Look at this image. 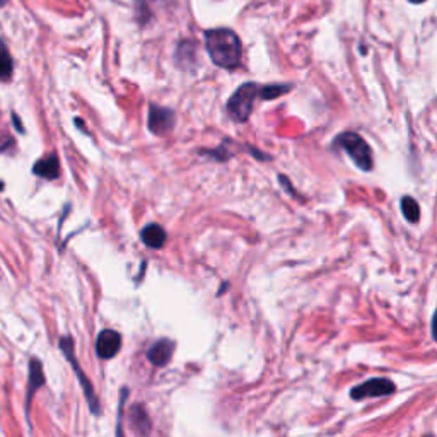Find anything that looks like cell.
Listing matches in <instances>:
<instances>
[{
	"instance_id": "6da1fadb",
	"label": "cell",
	"mask_w": 437,
	"mask_h": 437,
	"mask_svg": "<svg viewBox=\"0 0 437 437\" xmlns=\"http://www.w3.org/2000/svg\"><path fill=\"white\" fill-rule=\"evenodd\" d=\"M205 48L217 67L233 70L241 63V39L229 27L205 31Z\"/></svg>"
},
{
	"instance_id": "7a4b0ae2",
	"label": "cell",
	"mask_w": 437,
	"mask_h": 437,
	"mask_svg": "<svg viewBox=\"0 0 437 437\" xmlns=\"http://www.w3.org/2000/svg\"><path fill=\"white\" fill-rule=\"evenodd\" d=\"M260 96V86L254 82H246L242 84L234 91V94L230 96L226 109H228L230 118L236 121H246L252 116L254 99Z\"/></svg>"
},
{
	"instance_id": "3957f363",
	"label": "cell",
	"mask_w": 437,
	"mask_h": 437,
	"mask_svg": "<svg viewBox=\"0 0 437 437\" xmlns=\"http://www.w3.org/2000/svg\"><path fill=\"white\" fill-rule=\"evenodd\" d=\"M74 347H75V343H74V340H72V337H68V335H66V337L60 338V350H62L63 354H66L67 361L72 364V367H74V372H75L77 379H79L80 386H82V390H84V395H86L89 410H91L94 415H99L101 414L99 400H98V396H96V391H94V388H92L91 381H89L86 376H84L82 367H80V364H79V361H77V357H75Z\"/></svg>"
},
{
	"instance_id": "277c9868",
	"label": "cell",
	"mask_w": 437,
	"mask_h": 437,
	"mask_svg": "<svg viewBox=\"0 0 437 437\" xmlns=\"http://www.w3.org/2000/svg\"><path fill=\"white\" fill-rule=\"evenodd\" d=\"M337 144H340L343 149H345V152L349 154L350 159L354 161L359 169H362V171H369V169L372 168L371 149L361 135L352 133V132H345V133H342V135H338Z\"/></svg>"
},
{
	"instance_id": "5b68a950",
	"label": "cell",
	"mask_w": 437,
	"mask_h": 437,
	"mask_svg": "<svg viewBox=\"0 0 437 437\" xmlns=\"http://www.w3.org/2000/svg\"><path fill=\"white\" fill-rule=\"evenodd\" d=\"M395 384L386 378H374L369 381L362 383L361 386H355L350 391V396L354 400H364V398H378V396H386L395 393Z\"/></svg>"
},
{
	"instance_id": "8992f818",
	"label": "cell",
	"mask_w": 437,
	"mask_h": 437,
	"mask_svg": "<svg viewBox=\"0 0 437 437\" xmlns=\"http://www.w3.org/2000/svg\"><path fill=\"white\" fill-rule=\"evenodd\" d=\"M176 115L171 108L157 106V104H151L149 109V130L156 135H166L173 127H175Z\"/></svg>"
},
{
	"instance_id": "52a82bcc",
	"label": "cell",
	"mask_w": 437,
	"mask_h": 437,
	"mask_svg": "<svg viewBox=\"0 0 437 437\" xmlns=\"http://www.w3.org/2000/svg\"><path fill=\"white\" fill-rule=\"evenodd\" d=\"M121 349V335L115 330H103L96 340V354L101 359H113Z\"/></svg>"
},
{
	"instance_id": "ba28073f",
	"label": "cell",
	"mask_w": 437,
	"mask_h": 437,
	"mask_svg": "<svg viewBox=\"0 0 437 437\" xmlns=\"http://www.w3.org/2000/svg\"><path fill=\"white\" fill-rule=\"evenodd\" d=\"M173 352H175V342L169 338H161L149 349L147 359L156 367H164L171 361Z\"/></svg>"
},
{
	"instance_id": "9c48e42d",
	"label": "cell",
	"mask_w": 437,
	"mask_h": 437,
	"mask_svg": "<svg viewBox=\"0 0 437 437\" xmlns=\"http://www.w3.org/2000/svg\"><path fill=\"white\" fill-rule=\"evenodd\" d=\"M44 386V374L43 366L39 359L33 357L30 361V376H27V396H26V414H30L31 400L35 398L36 391Z\"/></svg>"
},
{
	"instance_id": "30bf717a",
	"label": "cell",
	"mask_w": 437,
	"mask_h": 437,
	"mask_svg": "<svg viewBox=\"0 0 437 437\" xmlns=\"http://www.w3.org/2000/svg\"><path fill=\"white\" fill-rule=\"evenodd\" d=\"M128 422L133 431L140 436H149L152 431V422H151V417H149L147 410L142 407V405H132L128 408Z\"/></svg>"
},
{
	"instance_id": "8fae6325",
	"label": "cell",
	"mask_w": 437,
	"mask_h": 437,
	"mask_svg": "<svg viewBox=\"0 0 437 437\" xmlns=\"http://www.w3.org/2000/svg\"><path fill=\"white\" fill-rule=\"evenodd\" d=\"M33 173L36 176L44 178V180H56L60 178V161L56 154L43 157L33 166Z\"/></svg>"
},
{
	"instance_id": "7c38bea8",
	"label": "cell",
	"mask_w": 437,
	"mask_h": 437,
	"mask_svg": "<svg viewBox=\"0 0 437 437\" xmlns=\"http://www.w3.org/2000/svg\"><path fill=\"white\" fill-rule=\"evenodd\" d=\"M140 238H142L144 245L152 250L163 248V246L166 245V241H168V234H166L163 226H159V224L145 226V228L142 229V233H140Z\"/></svg>"
},
{
	"instance_id": "4fadbf2b",
	"label": "cell",
	"mask_w": 437,
	"mask_h": 437,
	"mask_svg": "<svg viewBox=\"0 0 437 437\" xmlns=\"http://www.w3.org/2000/svg\"><path fill=\"white\" fill-rule=\"evenodd\" d=\"M12 72H14V62L7 44L0 38V80H11Z\"/></svg>"
},
{
	"instance_id": "5bb4252c",
	"label": "cell",
	"mask_w": 437,
	"mask_h": 437,
	"mask_svg": "<svg viewBox=\"0 0 437 437\" xmlns=\"http://www.w3.org/2000/svg\"><path fill=\"white\" fill-rule=\"evenodd\" d=\"M402 212L408 222H419L420 218V207L415 198L405 197L402 200Z\"/></svg>"
},
{
	"instance_id": "9a60e30c",
	"label": "cell",
	"mask_w": 437,
	"mask_h": 437,
	"mask_svg": "<svg viewBox=\"0 0 437 437\" xmlns=\"http://www.w3.org/2000/svg\"><path fill=\"white\" fill-rule=\"evenodd\" d=\"M290 91V86H282V84H272V86L260 87V98L261 99H275L278 96L285 94Z\"/></svg>"
},
{
	"instance_id": "2e32d148",
	"label": "cell",
	"mask_w": 437,
	"mask_h": 437,
	"mask_svg": "<svg viewBox=\"0 0 437 437\" xmlns=\"http://www.w3.org/2000/svg\"><path fill=\"white\" fill-rule=\"evenodd\" d=\"M127 393H128V390L127 388H123V390H121V395H120V407H118V436H121L123 434V431H121V414H123V405H125V400H127Z\"/></svg>"
},
{
	"instance_id": "e0dca14e",
	"label": "cell",
	"mask_w": 437,
	"mask_h": 437,
	"mask_svg": "<svg viewBox=\"0 0 437 437\" xmlns=\"http://www.w3.org/2000/svg\"><path fill=\"white\" fill-rule=\"evenodd\" d=\"M432 337L437 342V311L434 313V318H432Z\"/></svg>"
},
{
	"instance_id": "ac0fdd59",
	"label": "cell",
	"mask_w": 437,
	"mask_h": 437,
	"mask_svg": "<svg viewBox=\"0 0 437 437\" xmlns=\"http://www.w3.org/2000/svg\"><path fill=\"white\" fill-rule=\"evenodd\" d=\"M12 120H14V123H16V128H18V130H19V132H24L23 121H19V118H18V115H16V113H12Z\"/></svg>"
},
{
	"instance_id": "d6986e66",
	"label": "cell",
	"mask_w": 437,
	"mask_h": 437,
	"mask_svg": "<svg viewBox=\"0 0 437 437\" xmlns=\"http://www.w3.org/2000/svg\"><path fill=\"white\" fill-rule=\"evenodd\" d=\"M412 4H422V2H426V0H410Z\"/></svg>"
},
{
	"instance_id": "ffe728a7",
	"label": "cell",
	"mask_w": 437,
	"mask_h": 437,
	"mask_svg": "<svg viewBox=\"0 0 437 437\" xmlns=\"http://www.w3.org/2000/svg\"><path fill=\"white\" fill-rule=\"evenodd\" d=\"M6 2H7V0H0V7H2Z\"/></svg>"
},
{
	"instance_id": "44dd1931",
	"label": "cell",
	"mask_w": 437,
	"mask_h": 437,
	"mask_svg": "<svg viewBox=\"0 0 437 437\" xmlns=\"http://www.w3.org/2000/svg\"><path fill=\"white\" fill-rule=\"evenodd\" d=\"M2 190H4V183H0V192H2Z\"/></svg>"
}]
</instances>
